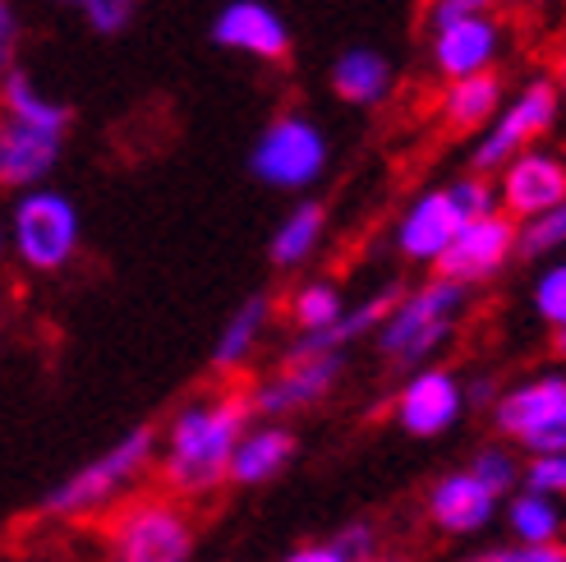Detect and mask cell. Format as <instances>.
<instances>
[{"instance_id":"cell-1","label":"cell","mask_w":566,"mask_h":562,"mask_svg":"<svg viewBox=\"0 0 566 562\" xmlns=\"http://www.w3.org/2000/svg\"><path fill=\"white\" fill-rule=\"evenodd\" d=\"M253 425L249 397L240 387H221L208 397H189L157 438V480L176 502H203L231 485V457L244 429Z\"/></svg>"},{"instance_id":"cell-2","label":"cell","mask_w":566,"mask_h":562,"mask_svg":"<svg viewBox=\"0 0 566 562\" xmlns=\"http://www.w3.org/2000/svg\"><path fill=\"white\" fill-rule=\"evenodd\" d=\"M157 438H161L157 425L125 429L116 443H106L97 457L74 466L65 480H55L42 493L38 512L46 521H88V517L120 508V502L129 498V489L157 466Z\"/></svg>"},{"instance_id":"cell-3","label":"cell","mask_w":566,"mask_h":562,"mask_svg":"<svg viewBox=\"0 0 566 562\" xmlns=\"http://www.w3.org/2000/svg\"><path fill=\"white\" fill-rule=\"evenodd\" d=\"M465 309H470V291L457 287V281H447V277L419 281V287L401 291L387 323L378 327V336H374L378 355L391 370H406V374L423 370V364H433V355L457 336Z\"/></svg>"},{"instance_id":"cell-4","label":"cell","mask_w":566,"mask_h":562,"mask_svg":"<svg viewBox=\"0 0 566 562\" xmlns=\"http://www.w3.org/2000/svg\"><path fill=\"white\" fill-rule=\"evenodd\" d=\"M111 562H193L198 525L171 493H138L106 512Z\"/></svg>"},{"instance_id":"cell-5","label":"cell","mask_w":566,"mask_h":562,"mask_svg":"<svg viewBox=\"0 0 566 562\" xmlns=\"http://www.w3.org/2000/svg\"><path fill=\"white\" fill-rule=\"evenodd\" d=\"M6 244H10V254H14L28 272H65V268L78 259L83 217H78V208H74L70 194L51 189V185L28 189V194H14Z\"/></svg>"},{"instance_id":"cell-6","label":"cell","mask_w":566,"mask_h":562,"mask_svg":"<svg viewBox=\"0 0 566 562\" xmlns=\"http://www.w3.org/2000/svg\"><path fill=\"white\" fill-rule=\"evenodd\" d=\"M327 162H332L327 129L314 116H304V111H281V116H272L249 148L253 180L276 194H300V199L308 185H318L327 176Z\"/></svg>"},{"instance_id":"cell-7","label":"cell","mask_w":566,"mask_h":562,"mask_svg":"<svg viewBox=\"0 0 566 562\" xmlns=\"http://www.w3.org/2000/svg\"><path fill=\"white\" fill-rule=\"evenodd\" d=\"M557 111H562V97L553 89V79H530L525 89H516L502 102V111L493 116V125L484 129V138H479V148L470 157V171L497 176L506 162L534 148L557 125Z\"/></svg>"},{"instance_id":"cell-8","label":"cell","mask_w":566,"mask_h":562,"mask_svg":"<svg viewBox=\"0 0 566 562\" xmlns=\"http://www.w3.org/2000/svg\"><path fill=\"white\" fill-rule=\"evenodd\" d=\"M346 374V355H308V360H281L268 378L253 383L244 397L253 419L263 425H286L291 415L314 410L332 397V387Z\"/></svg>"},{"instance_id":"cell-9","label":"cell","mask_w":566,"mask_h":562,"mask_svg":"<svg viewBox=\"0 0 566 562\" xmlns=\"http://www.w3.org/2000/svg\"><path fill=\"white\" fill-rule=\"evenodd\" d=\"M516 240H521V227L506 212L465 221V227L451 236V244H447V254L438 259L433 277H447V281H457V287L474 291V287H484V281H493L497 272H506L512 259H521Z\"/></svg>"},{"instance_id":"cell-10","label":"cell","mask_w":566,"mask_h":562,"mask_svg":"<svg viewBox=\"0 0 566 562\" xmlns=\"http://www.w3.org/2000/svg\"><path fill=\"white\" fill-rule=\"evenodd\" d=\"M493 189H497V212L525 227V221L544 217L566 199V153L525 148L493 176Z\"/></svg>"},{"instance_id":"cell-11","label":"cell","mask_w":566,"mask_h":562,"mask_svg":"<svg viewBox=\"0 0 566 562\" xmlns=\"http://www.w3.org/2000/svg\"><path fill=\"white\" fill-rule=\"evenodd\" d=\"M391 415L401 434L410 438H442L461 425L465 415V392H461V374L442 370V364H423V370L406 374L401 392L391 402Z\"/></svg>"},{"instance_id":"cell-12","label":"cell","mask_w":566,"mask_h":562,"mask_svg":"<svg viewBox=\"0 0 566 562\" xmlns=\"http://www.w3.org/2000/svg\"><path fill=\"white\" fill-rule=\"evenodd\" d=\"M212 42L259 65H281L291 55V23L272 0H226L212 14Z\"/></svg>"},{"instance_id":"cell-13","label":"cell","mask_w":566,"mask_h":562,"mask_svg":"<svg viewBox=\"0 0 566 562\" xmlns=\"http://www.w3.org/2000/svg\"><path fill=\"white\" fill-rule=\"evenodd\" d=\"M465 221L457 217L447 199V185H433V189H419L415 199L406 204V212L396 217V231H391V244L396 254L415 268H438V259L447 254L451 236H457Z\"/></svg>"},{"instance_id":"cell-14","label":"cell","mask_w":566,"mask_h":562,"mask_svg":"<svg viewBox=\"0 0 566 562\" xmlns=\"http://www.w3.org/2000/svg\"><path fill=\"white\" fill-rule=\"evenodd\" d=\"M61 157H65V134L0 116V189L6 194L42 189L55 176Z\"/></svg>"},{"instance_id":"cell-15","label":"cell","mask_w":566,"mask_h":562,"mask_svg":"<svg viewBox=\"0 0 566 562\" xmlns=\"http://www.w3.org/2000/svg\"><path fill=\"white\" fill-rule=\"evenodd\" d=\"M497 55H502V23L493 14L461 19V23H447L438 33H429V61H433V74L442 83L493 74Z\"/></svg>"},{"instance_id":"cell-16","label":"cell","mask_w":566,"mask_h":562,"mask_svg":"<svg viewBox=\"0 0 566 562\" xmlns=\"http://www.w3.org/2000/svg\"><path fill=\"white\" fill-rule=\"evenodd\" d=\"M497 502L470 470H447L423 493V517L438 535H479L497 517Z\"/></svg>"},{"instance_id":"cell-17","label":"cell","mask_w":566,"mask_h":562,"mask_svg":"<svg viewBox=\"0 0 566 562\" xmlns=\"http://www.w3.org/2000/svg\"><path fill=\"white\" fill-rule=\"evenodd\" d=\"M557 410H566V374H534L525 383L502 387V397L493 402L489 419L506 443L521 447L534 429H544Z\"/></svg>"},{"instance_id":"cell-18","label":"cell","mask_w":566,"mask_h":562,"mask_svg":"<svg viewBox=\"0 0 566 562\" xmlns=\"http://www.w3.org/2000/svg\"><path fill=\"white\" fill-rule=\"evenodd\" d=\"M272 319H276V300L268 291H249L231 314H226L221 332H217V342H212V374L217 378H235L244 374V364L259 355V346L268 342V332H272Z\"/></svg>"},{"instance_id":"cell-19","label":"cell","mask_w":566,"mask_h":562,"mask_svg":"<svg viewBox=\"0 0 566 562\" xmlns=\"http://www.w3.org/2000/svg\"><path fill=\"white\" fill-rule=\"evenodd\" d=\"M300 457V438L291 425H263L253 419L244 429V438L235 443V457H231V485L235 489H263L272 480H281Z\"/></svg>"},{"instance_id":"cell-20","label":"cell","mask_w":566,"mask_h":562,"mask_svg":"<svg viewBox=\"0 0 566 562\" xmlns=\"http://www.w3.org/2000/svg\"><path fill=\"white\" fill-rule=\"evenodd\" d=\"M327 83L346 106H382L396 89V70L378 46H346L332 61Z\"/></svg>"},{"instance_id":"cell-21","label":"cell","mask_w":566,"mask_h":562,"mask_svg":"<svg viewBox=\"0 0 566 562\" xmlns=\"http://www.w3.org/2000/svg\"><path fill=\"white\" fill-rule=\"evenodd\" d=\"M323 240H327V208L318 199H300L268 236V263L276 272H300L304 263L318 259Z\"/></svg>"},{"instance_id":"cell-22","label":"cell","mask_w":566,"mask_h":562,"mask_svg":"<svg viewBox=\"0 0 566 562\" xmlns=\"http://www.w3.org/2000/svg\"><path fill=\"white\" fill-rule=\"evenodd\" d=\"M506 102L502 89V74H474V79H457V83H442V97H438V116L447 129L457 134H484L493 125V116Z\"/></svg>"},{"instance_id":"cell-23","label":"cell","mask_w":566,"mask_h":562,"mask_svg":"<svg viewBox=\"0 0 566 562\" xmlns=\"http://www.w3.org/2000/svg\"><path fill=\"white\" fill-rule=\"evenodd\" d=\"M0 116L23 121V125H38V129H51V134H65V138H70V125H74L70 102L46 93L23 65L14 74H6V83H0Z\"/></svg>"},{"instance_id":"cell-24","label":"cell","mask_w":566,"mask_h":562,"mask_svg":"<svg viewBox=\"0 0 566 562\" xmlns=\"http://www.w3.org/2000/svg\"><path fill=\"white\" fill-rule=\"evenodd\" d=\"M346 304H350L346 291L336 287L332 277H308V281H300V287L291 291L286 319H291L295 336H318V332H327V327L342 323Z\"/></svg>"},{"instance_id":"cell-25","label":"cell","mask_w":566,"mask_h":562,"mask_svg":"<svg viewBox=\"0 0 566 562\" xmlns=\"http://www.w3.org/2000/svg\"><path fill=\"white\" fill-rule=\"evenodd\" d=\"M562 508L544 493L516 489L506 498V530L516 535V544H557L562 540Z\"/></svg>"},{"instance_id":"cell-26","label":"cell","mask_w":566,"mask_h":562,"mask_svg":"<svg viewBox=\"0 0 566 562\" xmlns=\"http://www.w3.org/2000/svg\"><path fill=\"white\" fill-rule=\"evenodd\" d=\"M479 485H484L493 498H512L516 489H521V457L512 452L506 443H489V447H479V452L470 457V466H465Z\"/></svg>"},{"instance_id":"cell-27","label":"cell","mask_w":566,"mask_h":562,"mask_svg":"<svg viewBox=\"0 0 566 562\" xmlns=\"http://www.w3.org/2000/svg\"><path fill=\"white\" fill-rule=\"evenodd\" d=\"M46 6L78 14L88 23V33H97V38H120L138 14V0H46Z\"/></svg>"},{"instance_id":"cell-28","label":"cell","mask_w":566,"mask_h":562,"mask_svg":"<svg viewBox=\"0 0 566 562\" xmlns=\"http://www.w3.org/2000/svg\"><path fill=\"white\" fill-rule=\"evenodd\" d=\"M566 249V199L557 208H548L544 217H534L521 227V240H516V254L521 259H553Z\"/></svg>"},{"instance_id":"cell-29","label":"cell","mask_w":566,"mask_h":562,"mask_svg":"<svg viewBox=\"0 0 566 562\" xmlns=\"http://www.w3.org/2000/svg\"><path fill=\"white\" fill-rule=\"evenodd\" d=\"M336 553H342L346 562H382V530L374 517H350L332 530L327 540Z\"/></svg>"},{"instance_id":"cell-30","label":"cell","mask_w":566,"mask_h":562,"mask_svg":"<svg viewBox=\"0 0 566 562\" xmlns=\"http://www.w3.org/2000/svg\"><path fill=\"white\" fill-rule=\"evenodd\" d=\"M447 199H451V208H457L461 221H479V217H493L497 212L493 176H479V171H465L457 180H447Z\"/></svg>"},{"instance_id":"cell-31","label":"cell","mask_w":566,"mask_h":562,"mask_svg":"<svg viewBox=\"0 0 566 562\" xmlns=\"http://www.w3.org/2000/svg\"><path fill=\"white\" fill-rule=\"evenodd\" d=\"M530 304H534V314H539V319L553 327V336L566 332V259L548 263L539 277H534Z\"/></svg>"},{"instance_id":"cell-32","label":"cell","mask_w":566,"mask_h":562,"mask_svg":"<svg viewBox=\"0 0 566 562\" xmlns=\"http://www.w3.org/2000/svg\"><path fill=\"white\" fill-rule=\"evenodd\" d=\"M521 489L544 493V498H566V452L557 457H530L521 470Z\"/></svg>"},{"instance_id":"cell-33","label":"cell","mask_w":566,"mask_h":562,"mask_svg":"<svg viewBox=\"0 0 566 562\" xmlns=\"http://www.w3.org/2000/svg\"><path fill=\"white\" fill-rule=\"evenodd\" d=\"M465 562H566V544H493Z\"/></svg>"},{"instance_id":"cell-34","label":"cell","mask_w":566,"mask_h":562,"mask_svg":"<svg viewBox=\"0 0 566 562\" xmlns=\"http://www.w3.org/2000/svg\"><path fill=\"white\" fill-rule=\"evenodd\" d=\"M19 46H23V14L14 0H0V83L19 70Z\"/></svg>"},{"instance_id":"cell-35","label":"cell","mask_w":566,"mask_h":562,"mask_svg":"<svg viewBox=\"0 0 566 562\" xmlns=\"http://www.w3.org/2000/svg\"><path fill=\"white\" fill-rule=\"evenodd\" d=\"M502 6V0H429V33L447 23H461V19H484Z\"/></svg>"},{"instance_id":"cell-36","label":"cell","mask_w":566,"mask_h":562,"mask_svg":"<svg viewBox=\"0 0 566 562\" xmlns=\"http://www.w3.org/2000/svg\"><path fill=\"white\" fill-rule=\"evenodd\" d=\"M525 457H557V452H566V410H557L544 429H534L525 443Z\"/></svg>"},{"instance_id":"cell-37","label":"cell","mask_w":566,"mask_h":562,"mask_svg":"<svg viewBox=\"0 0 566 562\" xmlns=\"http://www.w3.org/2000/svg\"><path fill=\"white\" fill-rule=\"evenodd\" d=\"M461 392H465V410H493V402L502 397V387L493 374H474V378H461Z\"/></svg>"},{"instance_id":"cell-38","label":"cell","mask_w":566,"mask_h":562,"mask_svg":"<svg viewBox=\"0 0 566 562\" xmlns=\"http://www.w3.org/2000/svg\"><path fill=\"white\" fill-rule=\"evenodd\" d=\"M281 562H346V558L336 553L327 540H318V544H300V549H291Z\"/></svg>"},{"instance_id":"cell-39","label":"cell","mask_w":566,"mask_h":562,"mask_svg":"<svg viewBox=\"0 0 566 562\" xmlns=\"http://www.w3.org/2000/svg\"><path fill=\"white\" fill-rule=\"evenodd\" d=\"M553 89H557V97H566V51L557 55V70H553Z\"/></svg>"},{"instance_id":"cell-40","label":"cell","mask_w":566,"mask_h":562,"mask_svg":"<svg viewBox=\"0 0 566 562\" xmlns=\"http://www.w3.org/2000/svg\"><path fill=\"white\" fill-rule=\"evenodd\" d=\"M6 249H10V244H6V227H0V259H6Z\"/></svg>"},{"instance_id":"cell-41","label":"cell","mask_w":566,"mask_h":562,"mask_svg":"<svg viewBox=\"0 0 566 562\" xmlns=\"http://www.w3.org/2000/svg\"><path fill=\"white\" fill-rule=\"evenodd\" d=\"M525 6H548V0H525Z\"/></svg>"},{"instance_id":"cell-42","label":"cell","mask_w":566,"mask_h":562,"mask_svg":"<svg viewBox=\"0 0 566 562\" xmlns=\"http://www.w3.org/2000/svg\"><path fill=\"white\" fill-rule=\"evenodd\" d=\"M28 562H51V558H28Z\"/></svg>"}]
</instances>
